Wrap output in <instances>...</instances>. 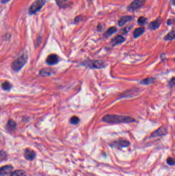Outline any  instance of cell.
Returning <instances> with one entry per match:
<instances>
[{
	"instance_id": "obj_1",
	"label": "cell",
	"mask_w": 175,
	"mask_h": 176,
	"mask_svg": "<svg viewBox=\"0 0 175 176\" xmlns=\"http://www.w3.org/2000/svg\"><path fill=\"white\" fill-rule=\"evenodd\" d=\"M102 121L108 124H120L134 122H135V119L134 118L126 116L116 114H108L103 118Z\"/></svg>"
},
{
	"instance_id": "obj_5",
	"label": "cell",
	"mask_w": 175,
	"mask_h": 176,
	"mask_svg": "<svg viewBox=\"0 0 175 176\" xmlns=\"http://www.w3.org/2000/svg\"><path fill=\"white\" fill-rule=\"evenodd\" d=\"M146 2V0H135L128 6V9L131 12L136 11L143 6Z\"/></svg>"
},
{
	"instance_id": "obj_15",
	"label": "cell",
	"mask_w": 175,
	"mask_h": 176,
	"mask_svg": "<svg viewBox=\"0 0 175 176\" xmlns=\"http://www.w3.org/2000/svg\"><path fill=\"white\" fill-rule=\"evenodd\" d=\"M144 29L142 27H140V28H137L134 30V33H133V37L135 38L139 37L140 36L144 33Z\"/></svg>"
},
{
	"instance_id": "obj_2",
	"label": "cell",
	"mask_w": 175,
	"mask_h": 176,
	"mask_svg": "<svg viewBox=\"0 0 175 176\" xmlns=\"http://www.w3.org/2000/svg\"><path fill=\"white\" fill-rule=\"evenodd\" d=\"M46 0H35L28 9L30 15H34L40 11L46 3Z\"/></svg>"
},
{
	"instance_id": "obj_27",
	"label": "cell",
	"mask_w": 175,
	"mask_h": 176,
	"mask_svg": "<svg viewBox=\"0 0 175 176\" xmlns=\"http://www.w3.org/2000/svg\"><path fill=\"white\" fill-rule=\"evenodd\" d=\"M169 85L170 86V87L172 88L174 85H175V79L174 78H173L172 79H171V81H169Z\"/></svg>"
},
{
	"instance_id": "obj_18",
	"label": "cell",
	"mask_w": 175,
	"mask_h": 176,
	"mask_svg": "<svg viewBox=\"0 0 175 176\" xmlns=\"http://www.w3.org/2000/svg\"><path fill=\"white\" fill-rule=\"evenodd\" d=\"M8 129L10 130H13L16 129V123L15 121H13L12 119H9L7 125Z\"/></svg>"
},
{
	"instance_id": "obj_7",
	"label": "cell",
	"mask_w": 175,
	"mask_h": 176,
	"mask_svg": "<svg viewBox=\"0 0 175 176\" xmlns=\"http://www.w3.org/2000/svg\"><path fill=\"white\" fill-rule=\"evenodd\" d=\"M14 167L11 165H7L0 167V176H4L11 173Z\"/></svg>"
},
{
	"instance_id": "obj_14",
	"label": "cell",
	"mask_w": 175,
	"mask_h": 176,
	"mask_svg": "<svg viewBox=\"0 0 175 176\" xmlns=\"http://www.w3.org/2000/svg\"><path fill=\"white\" fill-rule=\"evenodd\" d=\"M132 19H133V18L132 16H122L119 20V22H118L119 25L120 26L124 25L125 24H126V23L129 22V21H132Z\"/></svg>"
},
{
	"instance_id": "obj_28",
	"label": "cell",
	"mask_w": 175,
	"mask_h": 176,
	"mask_svg": "<svg viewBox=\"0 0 175 176\" xmlns=\"http://www.w3.org/2000/svg\"><path fill=\"white\" fill-rule=\"evenodd\" d=\"M82 20V16H78L76 17V19L74 20V21L76 23H79Z\"/></svg>"
},
{
	"instance_id": "obj_24",
	"label": "cell",
	"mask_w": 175,
	"mask_h": 176,
	"mask_svg": "<svg viewBox=\"0 0 175 176\" xmlns=\"http://www.w3.org/2000/svg\"><path fill=\"white\" fill-rule=\"evenodd\" d=\"M7 157V154L4 151H0V161L4 160Z\"/></svg>"
},
{
	"instance_id": "obj_21",
	"label": "cell",
	"mask_w": 175,
	"mask_h": 176,
	"mask_svg": "<svg viewBox=\"0 0 175 176\" xmlns=\"http://www.w3.org/2000/svg\"><path fill=\"white\" fill-rule=\"evenodd\" d=\"M51 73H52V72H51L50 69H44L41 71L40 74L42 76H48L51 75Z\"/></svg>"
},
{
	"instance_id": "obj_11",
	"label": "cell",
	"mask_w": 175,
	"mask_h": 176,
	"mask_svg": "<svg viewBox=\"0 0 175 176\" xmlns=\"http://www.w3.org/2000/svg\"><path fill=\"white\" fill-rule=\"evenodd\" d=\"M58 6L61 8L68 7L71 4L70 0H55Z\"/></svg>"
},
{
	"instance_id": "obj_19",
	"label": "cell",
	"mask_w": 175,
	"mask_h": 176,
	"mask_svg": "<svg viewBox=\"0 0 175 176\" xmlns=\"http://www.w3.org/2000/svg\"><path fill=\"white\" fill-rule=\"evenodd\" d=\"M174 39H175V31L174 30L168 33L164 38L165 40L166 41L172 40Z\"/></svg>"
},
{
	"instance_id": "obj_4",
	"label": "cell",
	"mask_w": 175,
	"mask_h": 176,
	"mask_svg": "<svg viewBox=\"0 0 175 176\" xmlns=\"http://www.w3.org/2000/svg\"><path fill=\"white\" fill-rule=\"evenodd\" d=\"M83 65L91 69H101L105 67V63L100 60H89L85 61Z\"/></svg>"
},
{
	"instance_id": "obj_29",
	"label": "cell",
	"mask_w": 175,
	"mask_h": 176,
	"mask_svg": "<svg viewBox=\"0 0 175 176\" xmlns=\"http://www.w3.org/2000/svg\"><path fill=\"white\" fill-rule=\"evenodd\" d=\"M10 1L11 0H0V3H2V4H6Z\"/></svg>"
},
{
	"instance_id": "obj_17",
	"label": "cell",
	"mask_w": 175,
	"mask_h": 176,
	"mask_svg": "<svg viewBox=\"0 0 175 176\" xmlns=\"http://www.w3.org/2000/svg\"><path fill=\"white\" fill-rule=\"evenodd\" d=\"M116 31H117V29L116 27H110V29H108L107 31H106V33L104 34V36L106 38L114 34V33H116Z\"/></svg>"
},
{
	"instance_id": "obj_12",
	"label": "cell",
	"mask_w": 175,
	"mask_h": 176,
	"mask_svg": "<svg viewBox=\"0 0 175 176\" xmlns=\"http://www.w3.org/2000/svg\"><path fill=\"white\" fill-rule=\"evenodd\" d=\"M161 20L160 18H158L155 20L154 21L151 22L149 25V29L151 30H155L157 29H159L160 26L161 25Z\"/></svg>"
},
{
	"instance_id": "obj_6",
	"label": "cell",
	"mask_w": 175,
	"mask_h": 176,
	"mask_svg": "<svg viewBox=\"0 0 175 176\" xmlns=\"http://www.w3.org/2000/svg\"><path fill=\"white\" fill-rule=\"evenodd\" d=\"M130 145V142L126 140H119L117 141H115L110 144V146L116 148H121L123 147H127Z\"/></svg>"
},
{
	"instance_id": "obj_22",
	"label": "cell",
	"mask_w": 175,
	"mask_h": 176,
	"mask_svg": "<svg viewBox=\"0 0 175 176\" xmlns=\"http://www.w3.org/2000/svg\"><path fill=\"white\" fill-rule=\"evenodd\" d=\"M11 87L12 86L11 85V84L9 82H8V81H5L2 85V87L3 88V89L4 90H6V91H8V90H9L11 89Z\"/></svg>"
},
{
	"instance_id": "obj_16",
	"label": "cell",
	"mask_w": 175,
	"mask_h": 176,
	"mask_svg": "<svg viewBox=\"0 0 175 176\" xmlns=\"http://www.w3.org/2000/svg\"><path fill=\"white\" fill-rule=\"evenodd\" d=\"M155 78L153 77H148L146 79H143L140 82L141 85H149L150 84H153L154 82Z\"/></svg>"
},
{
	"instance_id": "obj_25",
	"label": "cell",
	"mask_w": 175,
	"mask_h": 176,
	"mask_svg": "<svg viewBox=\"0 0 175 176\" xmlns=\"http://www.w3.org/2000/svg\"><path fill=\"white\" fill-rule=\"evenodd\" d=\"M146 22V19L143 16H141L139 18L138 20V23L140 25H144Z\"/></svg>"
},
{
	"instance_id": "obj_23",
	"label": "cell",
	"mask_w": 175,
	"mask_h": 176,
	"mask_svg": "<svg viewBox=\"0 0 175 176\" xmlns=\"http://www.w3.org/2000/svg\"><path fill=\"white\" fill-rule=\"evenodd\" d=\"M79 122H80L79 118L76 116L71 117V118L70 119V123L73 125H77L79 123Z\"/></svg>"
},
{
	"instance_id": "obj_26",
	"label": "cell",
	"mask_w": 175,
	"mask_h": 176,
	"mask_svg": "<svg viewBox=\"0 0 175 176\" xmlns=\"http://www.w3.org/2000/svg\"><path fill=\"white\" fill-rule=\"evenodd\" d=\"M166 162L169 165L174 166L175 165V160L174 159L172 158V157H169L167 159Z\"/></svg>"
},
{
	"instance_id": "obj_8",
	"label": "cell",
	"mask_w": 175,
	"mask_h": 176,
	"mask_svg": "<svg viewBox=\"0 0 175 176\" xmlns=\"http://www.w3.org/2000/svg\"><path fill=\"white\" fill-rule=\"evenodd\" d=\"M36 155V153L33 150H31L29 148H27L25 150L24 156L27 160L31 161V160H34L35 158Z\"/></svg>"
},
{
	"instance_id": "obj_3",
	"label": "cell",
	"mask_w": 175,
	"mask_h": 176,
	"mask_svg": "<svg viewBox=\"0 0 175 176\" xmlns=\"http://www.w3.org/2000/svg\"><path fill=\"white\" fill-rule=\"evenodd\" d=\"M27 60V56L25 55L21 56L20 57L12 62L11 64L12 69L15 71H19L23 67L25 64Z\"/></svg>"
},
{
	"instance_id": "obj_13",
	"label": "cell",
	"mask_w": 175,
	"mask_h": 176,
	"mask_svg": "<svg viewBox=\"0 0 175 176\" xmlns=\"http://www.w3.org/2000/svg\"><path fill=\"white\" fill-rule=\"evenodd\" d=\"M124 38L123 37V36L121 35H118L111 40V44L113 45V46H115L116 45L122 44L123 42H124Z\"/></svg>"
},
{
	"instance_id": "obj_30",
	"label": "cell",
	"mask_w": 175,
	"mask_h": 176,
	"mask_svg": "<svg viewBox=\"0 0 175 176\" xmlns=\"http://www.w3.org/2000/svg\"><path fill=\"white\" fill-rule=\"evenodd\" d=\"M173 22V20H169L168 22V25H171V24H172Z\"/></svg>"
},
{
	"instance_id": "obj_9",
	"label": "cell",
	"mask_w": 175,
	"mask_h": 176,
	"mask_svg": "<svg viewBox=\"0 0 175 176\" xmlns=\"http://www.w3.org/2000/svg\"><path fill=\"white\" fill-rule=\"evenodd\" d=\"M59 62V57L55 54H52L48 56L46 59V63L49 65H54Z\"/></svg>"
},
{
	"instance_id": "obj_10",
	"label": "cell",
	"mask_w": 175,
	"mask_h": 176,
	"mask_svg": "<svg viewBox=\"0 0 175 176\" xmlns=\"http://www.w3.org/2000/svg\"><path fill=\"white\" fill-rule=\"evenodd\" d=\"M167 133H168V132H167L166 128H165L164 127H161L151 134V137H160V136H165L167 134Z\"/></svg>"
},
{
	"instance_id": "obj_20",
	"label": "cell",
	"mask_w": 175,
	"mask_h": 176,
	"mask_svg": "<svg viewBox=\"0 0 175 176\" xmlns=\"http://www.w3.org/2000/svg\"><path fill=\"white\" fill-rule=\"evenodd\" d=\"M11 176H26L25 172L22 170H16L12 173Z\"/></svg>"
}]
</instances>
